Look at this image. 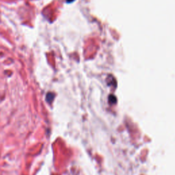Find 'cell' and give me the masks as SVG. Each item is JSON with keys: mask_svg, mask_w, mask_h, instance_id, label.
<instances>
[{"mask_svg": "<svg viewBox=\"0 0 175 175\" xmlns=\"http://www.w3.org/2000/svg\"><path fill=\"white\" fill-rule=\"evenodd\" d=\"M54 96L55 95L54 93H52V92H49V93H47V96H46V100H47L48 103H51L54 99Z\"/></svg>", "mask_w": 175, "mask_h": 175, "instance_id": "1", "label": "cell"}, {"mask_svg": "<svg viewBox=\"0 0 175 175\" xmlns=\"http://www.w3.org/2000/svg\"><path fill=\"white\" fill-rule=\"evenodd\" d=\"M73 1H74V0H66V1L69 2V3H70V2H72Z\"/></svg>", "mask_w": 175, "mask_h": 175, "instance_id": "2", "label": "cell"}]
</instances>
